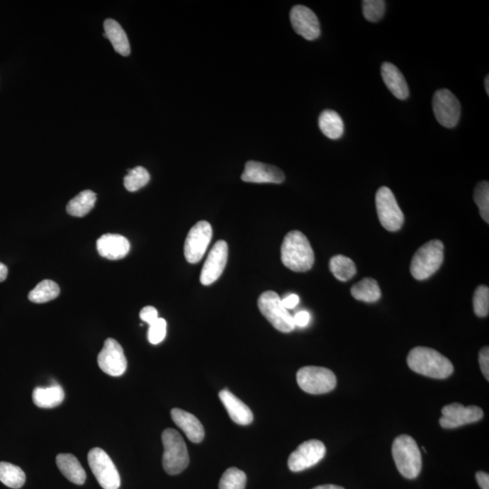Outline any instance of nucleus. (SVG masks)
Here are the masks:
<instances>
[{
  "instance_id": "obj_25",
  "label": "nucleus",
  "mask_w": 489,
  "mask_h": 489,
  "mask_svg": "<svg viewBox=\"0 0 489 489\" xmlns=\"http://www.w3.org/2000/svg\"><path fill=\"white\" fill-rule=\"evenodd\" d=\"M318 125L321 132L329 139L338 140L344 135V122L335 111H324L319 116Z\"/></svg>"
},
{
  "instance_id": "obj_12",
  "label": "nucleus",
  "mask_w": 489,
  "mask_h": 489,
  "mask_svg": "<svg viewBox=\"0 0 489 489\" xmlns=\"http://www.w3.org/2000/svg\"><path fill=\"white\" fill-rule=\"evenodd\" d=\"M325 453V446L320 440H308L290 455L288 468L293 472L304 471L320 462Z\"/></svg>"
},
{
  "instance_id": "obj_24",
  "label": "nucleus",
  "mask_w": 489,
  "mask_h": 489,
  "mask_svg": "<svg viewBox=\"0 0 489 489\" xmlns=\"http://www.w3.org/2000/svg\"><path fill=\"white\" fill-rule=\"evenodd\" d=\"M57 465L62 474L72 483L83 485L86 482V471L79 461L72 454H60L57 456Z\"/></svg>"
},
{
  "instance_id": "obj_13",
  "label": "nucleus",
  "mask_w": 489,
  "mask_h": 489,
  "mask_svg": "<svg viewBox=\"0 0 489 489\" xmlns=\"http://www.w3.org/2000/svg\"><path fill=\"white\" fill-rule=\"evenodd\" d=\"M439 424L444 429H456L467 424L478 422L483 418L484 412L478 406L465 407L461 403L449 404L442 410Z\"/></svg>"
},
{
  "instance_id": "obj_26",
  "label": "nucleus",
  "mask_w": 489,
  "mask_h": 489,
  "mask_svg": "<svg viewBox=\"0 0 489 489\" xmlns=\"http://www.w3.org/2000/svg\"><path fill=\"white\" fill-rule=\"evenodd\" d=\"M96 202V195L92 191H84L68 202L67 210L73 217L86 216L93 210Z\"/></svg>"
},
{
  "instance_id": "obj_38",
  "label": "nucleus",
  "mask_w": 489,
  "mask_h": 489,
  "mask_svg": "<svg viewBox=\"0 0 489 489\" xmlns=\"http://www.w3.org/2000/svg\"><path fill=\"white\" fill-rule=\"evenodd\" d=\"M479 364H480L482 373L485 379L489 380V348L485 347L481 349L479 353Z\"/></svg>"
},
{
  "instance_id": "obj_27",
  "label": "nucleus",
  "mask_w": 489,
  "mask_h": 489,
  "mask_svg": "<svg viewBox=\"0 0 489 489\" xmlns=\"http://www.w3.org/2000/svg\"><path fill=\"white\" fill-rule=\"evenodd\" d=\"M353 298L365 303H375L381 298V291L376 280L364 279L355 283L351 289Z\"/></svg>"
},
{
  "instance_id": "obj_11",
  "label": "nucleus",
  "mask_w": 489,
  "mask_h": 489,
  "mask_svg": "<svg viewBox=\"0 0 489 489\" xmlns=\"http://www.w3.org/2000/svg\"><path fill=\"white\" fill-rule=\"evenodd\" d=\"M212 237L211 225L208 221H198L191 227L184 244L186 260L191 264L200 262L208 249Z\"/></svg>"
},
{
  "instance_id": "obj_9",
  "label": "nucleus",
  "mask_w": 489,
  "mask_h": 489,
  "mask_svg": "<svg viewBox=\"0 0 489 489\" xmlns=\"http://www.w3.org/2000/svg\"><path fill=\"white\" fill-rule=\"evenodd\" d=\"M88 463L98 483L103 489H118L120 478L112 459L103 449L94 448L88 453Z\"/></svg>"
},
{
  "instance_id": "obj_17",
  "label": "nucleus",
  "mask_w": 489,
  "mask_h": 489,
  "mask_svg": "<svg viewBox=\"0 0 489 489\" xmlns=\"http://www.w3.org/2000/svg\"><path fill=\"white\" fill-rule=\"evenodd\" d=\"M241 179L244 182H252V184H280L285 181V174L281 169L275 166L249 161L244 166Z\"/></svg>"
},
{
  "instance_id": "obj_29",
  "label": "nucleus",
  "mask_w": 489,
  "mask_h": 489,
  "mask_svg": "<svg viewBox=\"0 0 489 489\" xmlns=\"http://www.w3.org/2000/svg\"><path fill=\"white\" fill-rule=\"evenodd\" d=\"M330 270L339 281L347 282L353 279L356 274V266L353 260L349 257L337 255L332 257L330 260Z\"/></svg>"
},
{
  "instance_id": "obj_21",
  "label": "nucleus",
  "mask_w": 489,
  "mask_h": 489,
  "mask_svg": "<svg viewBox=\"0 0 489 489\" xmlns=\"http://www.w3.org/2000/svg\"><path fill=\"white\" fill-rule=\"evenodd\" d=\"M381 72L384 84L390 92L398 99L406 100L410 94L409 87L402 72L395 65L388 62L381 64Z\"/></svg>"
},
{
  "instance_id": "obj_2",
  "label": "nucleus",
  "mask_w": 489,
  "mask_h": 489,
  "mask_svg": "<svg viewBox=\"0 0 489 489\" xmlns=\"http://www.w3.org/2000/svg\"><path fill=\"white\" fill-rule=\"evenodd\" d=\"M283 266L293 272H306L315 263V254L308 237L298 230H293L283 239L281 247Z\"/></svg>"
},
{
  "instance_id": "obj_7",
  "label": "nucleus",
  "mask_w": 489,
  "mask_h": 489,
  "mask_svg": "<svg viewBox=\"0 0 489 489\" xmlns=\"http://www.w3.org/2000/svg\"><path fill=\"white\" fill-rule=\"evenodd\" d=\"M300 388L310 394L330 393L337 386V377L327 368L317 366L303 367L296 374Z\"/></svg>"
},
{
  "instance_id": "obj_1",
  "label": "nucleus",
  "mask_w": 489,
  "mask_h": 489,
  "mask_svg": "<svg viewBox=\"0 0 489 489\" xmlns=\"http://www.w3.org/2000/svg\"><path fill=\"white\" fill-rule=\"evenodd\" d=\"M410 369L433 379H446L454 371L451 361L434 349L415 347L408 355Z\"/></svg>"
},
{
  "instance_id": "obj_3",
  "label": "nucleus",
  "mask_w": 489,
  "mask_h": 489,
  "mask_svg": "<svg viewBox=\"0 0 489 489\" xmlns=\"http://www.w3.org/2000/svg\"><path fill=\"white\" fill-rule=\"evenodd\" d=\"M393 456L398 471L404 478L413 479L422 471V459L418 444L409 435H400L394 440Z\"/></svg>"
},
{
  "instance_id": "obj_10",
  "label": "nucleus",
  "mask_w": 489,
  "mask_h": 489,
  "mask_svg": "<svg viewBox=\"0 0 489 489\" xmlns=\"http://www.w3.org/2000/svg\"><path fill=\"white\" fill-rule=\"evenodd\" d=\"M437 120L446 128H454L461 118V106L458 98L448 89L437 91L432 100Z\"/></svg>"
},
{
  "instance_id": "obj_33",
  "label": "nucleus",
  "mask_w": 489,
  "mask_h": 489,
  "mask_svg": "<svg viewBox=\"0 0 489 489\" xmlns=\"http://www.w3.org/2000/svg\"><path fill=\"white\" fill-rule=\"evenodd\" d=\"M474 201L478 207L482 218L489 223V184L488 181H481L476 186Z\"/></svg>"
},
{
  "instance_id": "obj_5",
  "label": "nucleus",
  "mask_w": 489,
  "mask_h": 489,
  "mask_svg": "<svg viewBox=\"0 0 489 489\" xmlns=\"http://www.w3.org/2000/svg\"><path fill=\"white\" fill-rule=\"evenodd\" d=\"M444 260V244L440 240L424 244L413 256L410 273L417 280H425L434 275Z\"/></svg>"
},
{
  "instance_id": "obj_23",
  "label": "nucleus",
  "mask_w": 489,
  "mask_h": 489,
  "mask_svg": "<svg viewBox=\"0 0 489 489\" xmlns=\"http://www.w3.org/2000/svg\"><path fill=\"white\" fill-rule=\"evenodd\" d=\"M104 34L113 45L114 50L123 57H128L130 54V47L128 37L123 30L122 26L114 19H106L103 23Z\"/></svg>"
},
{
  "instance_id": "obj_8",
  "label": "nucleus",
  "mask_w": 489,
  "mask_h": 489,
  "mask_svg": "<svg viewBox=\"0 0 489 489\" xmlns=\"http://www.w3.org/2000/svg\"><path fill=\"white\" fill-rule=\"evenodd\" d=\"M375 203L380 223L388 231L395 232L403 226L404 215L395 196L388 187H381L375 196Z\"/></svg>"
},
{
  "instance_id": "obj_19",
  "label": "nucleus",
  "mask_w": 489,
  "mask_h": 489,
  "mask_svg": "<svg viewBox=\"0 0 489 489\" xmlns=\"http://www.w3.org/2000/svg\"><path fill=\"white\" fill-rule=\"evenodd\" d=\"M218 396L234 422L242 426L252 423L254 420L252 412L246 404L241 402L239 398L227 390H221Z\"/></svg>"
},
{
  "instance_id": "obj_18",
  "label": "nucleus",
  "mask_w": 489,
  "mask_h": 489,
  "mask_svg": "<svg viewBox=\"0 0 489 489\" xmlns=\"http://www.w3.org/2000/svg\"><path fill=\"white\" fill-rule=\"evenodd\" d=\"M96 247L104 259L119 260L128 255L130 246L129 240L122 235L106 234L97 240Z\"/></svg>"
},
{
  "instance_id": "obj_36",
  "label": "nucleus",
  "mask_w": 489,
  "mask_h": 489,
  "mask_svg": "<svg viewBox=\"0 0 489 489\" xmlns=\"http://www.w3.org/2000/svg\"><path fill=\"white\" fill-rule=\"evenodd\" d=\"M167 334V322L165 319L158 318L153 324L149 325L148 340L152 344H159L164 340Z\"/></svg>"
},
{
  "instance_id": "obj_22",
  "label": "nucleus",
  "mask_w": 489,
  "mask_h": 489,
  "mask_svg": "<svg viewBox=\"0 0 489 489\" xmlns=\"http://www.w3.org/2000/svg\"><path fill=\"white\" fill-rule=\"evenodd\" d=\"M33 402L39 408L52 409L64 402V393L60 384L53 383L49 387H38L33 390Z\"/></svg>"
},
{
  "instance_id": "obj_37",
  "label": "nucleus",
  "mask_w": 489,
  "mask_h": 489,
  "mask_svg": "<svg viewBox=\"0 0 489 489\" xmlns=\"http://www.w3.org/2000/svg\"><path fill=\"white\" fill-rule=\"evenodd\" d=\"M140 318L143 322L151 325L159 318L157 309L153 308V306H145L140 312Z\"/></svg>"
},
{
  "instance_id": "obj_6",
  "label": "nucleus",
  "mask_w": 489,
  "mask_h": 489,
  "mask_svg": "<svg viewBox=\"0 0 489 489\" xmlns=\"http://www.w3.org/2000/svg\"><path fill=\"white\" fill-rule=\"evenodd\" d=\"M257 305L262 314L274 327L282 332H290L296 325L291 314L283 308L282 300L276 292H264L259 296Z\"/></svg>"
},
{
  "instance_id": "obj_28",
  "label": "nucleus",
  "mask_w": 489,
  "mask_h": 489,
  "mask_svg": "<svg viewBox=\"0 0 489 489\" xmlns=\"http://www.w3.org/2000/svg\"><path fill=\"white\" fill-rule=\"evenodd\" d=\"M60 293V286L52 280L45 279L29 292L28 299L35 304H44L57 298Z\"/></svg>"
},
{
  "instance_id": "obj_4",
  "label": "nucleus",
  "mask_w": 489,
  "mask_h": 489,
  "mask_svg": "<svg viewBox=\"0 0 489 489\" xmlns=\"http://www.w3.org/2000/svg\"><path fill=\"white\" fill-rule=\"evenodd\" d=\"M164 453L162 466L169 475H178L188 467L190 456L181 435L174 429H166L162 435Z\"/></svg>"
},
{
  "instance_id": "obj_41",
  "label": "nucleus",
  "mask_w": 489,
  "mask_h": 489,
  "mask_svg": "<svg viewBox=\"0 0 489 489\" xmlns=\"http://www.w3.org/2000/svg\"><path fill=\"white\" fill-rule=\"evenodd\" d=\"M476 478H477L479 487L482 489H489V476L488 473L482 471L478 472L477 474H476Z\"/></svg>"
},
{
  "instance_id": "obj_34",
  "label": "nucleus",
  "mask_w": 489,
  "mask_h": 489,
  "mask_svg": "<svg viewBox=\"0 0 489 489\" xmlns=\"http://www.w3.org/2000/svg\"><path fill=\"white\" fill-rule=\"evenodd\" d=\"M473 305L478 317H487L489 313V289L487 286H478L476 290Z\"/></svg>"
},
{
  "instance_id": "obj_35",
  "label": "nucleus",
  "mask_w": 489,
  "mask_h": 489,
  "mask_svg": "<svg viewBox=\"0 0 489 489\" xmlns=\"http://www.w3.org/2000/svg\"><path fill=\"white\" fill-rule=\"evenodd\" d=\"M363 13L365 19L370 22L380 21L386 13V2L383 0H364Z\"/></svg>"
},
{
  "instance_id": "obj_43",
  "label": "nucleus",
  "mask_w": 489,
  "mask_h": 489,
  "mask_svg": "<svg viewBox=\"0 0 489 489\" xmlns=\"http://www.w3.org/2000/svg\"><path fill=\"white\" fill-rule=\"evenodd\" d=\"M313 489H344V488L339 487V485H318V487H315V488Z\"/></svg>"
},
{
  "instance_id": "obj_40",
  "label": "nucleus",
  "mask_w": 489,
  "mask_h": 489,
  "mask_svg": "<svg viewBox=\"0 0 489 489\" xmlns=\"http://www.w3.org/2000/svg\"><path fill=\"white\" fill-rule=\"evenodd\" d=\"M282 304L286 310L293 309L299 304V296L292 293L282 300Z\"/></svg>"
},
{
  "instance_id": "obj_16",
  "label": "nucleus",
  "mask_w": 489,
  "mask_h": 489,
  "mask_svg": "<svg viewBox=\"0 0 489 489\" xmlns=\"http://www.w3.org/2000/svg\"><path fill=\"white\" fill-rule=\"evenodd\" d=\"M290 21L293 30L306 40H315L321 34L320 23L317 16L308 6H293L290 12Z\"/></svg>"
},
{
  "instance_id": "obj_39",
  "label": "nucleus",
  "mask_w": 489,
  "mask_h": 489,
  "mask_svg": "<svg viewBox=\"0 0 489 489\" xmlns=\"http://www.w3.org/2000/svg\"><path fill=\"white\" fill-rule=\"evenodd\" d=\"M293 322H295L296 326H299V327H305L306 325L309 324L310 319L311 316L308 312L300 311L295 316H293Z\"/></svg>"
},
{
  "instance_id": "obj_32",
  "label": "nucleus",
  "mask_w": 489,
  "mask_h": 489,
  "mask_svg": "<svg viewBox=\"0 0 489 489\" xmlns=\"http://www.w3.org/2000/svg\"><path fill=\"white\" fill-rule=\"evenodd\" d=\"M247 484V476L237 468H230L225 471L220 478V489H244Z\"/></svg>"
},
{
  "instance_id": "obj_42",
  "label": "nucleus",
  "mask_w": 489,
  "mask_h": 489,
  "mask_svg": "<svg viewBox=\"0 0 489 489\" xmlns=\"http://www.w3.org/2000/svg\"><path fill=\"white\" fill-rule=\"evenodd\" d=\"M9 269L4 264L0 262V283L5 281L8 276Z\"/></svg>"
},
{
  "instance_id": "obj_30",
  "label": "nucleus",
  "mask_w": 489,
  "mask_h": 489,
  "mask_svg": "<svg viewBox=\"0 0 489 489\" xmlns=\"http://www.w3.org/2000/svg\"><path fill=\"white\" fill-rule=\"evenodd\" d=\"M0 481L6 487L21 488L26 482V474L18 466L9 462H0Z\"/></svg>"
},
{
  "instance_id": "obj_20",
  "label": "nucleus",
  "mask_w": 489,
  "mask_h": 489,
  "mask_svg": "<svg viewBox=\"0 0 489 489\" xmlns=\"http://www.w3.org/2000/svg\"><path fill=\"white\" fill-rule=\"evenodd\" d=\"M171 414L176 425L182 429L191 442L200 443L203 440L205 430L197 417L177 408L172 410Z\"/></svg>"
},
{
  "instance_id": "obj_31",
  "label": "nucleus",
  "mask_w": 489,
  "mask_h": 489,
  "mask_svg": "<svg viewBox=\"0 0 489 489\" xmlns=\"http://www.w3.org/2000/svg\"><path fill=\"white\" fill-rule=\"evenodd\" d=\"M150 179H151V176H150L148 171L142 166H138V167L130 169L128 174L125 177L123 184H125L127 191L135 192L145 187L149 184Z\"/></svg>"
},
{
  "instance_id": "obj_14",
  "label": "nucleus",
  "mask_w": 489,
  "mask_h": 489,
  "mask_svg": "<svg viewBox=\"0 0 489 489\" xmlns=\"http://www.w3.org/2000/svg\"><path fill=\"white\" fill-rule=\"evenodd\" d=\"M97 363L101 370L110 376H120L127 369L125 352L119 342L113 338L104 342L102 351L98 354Z\"/></svg>"
},
{
  "instance_id": "obj_15",
  "label": "nucleus",
  "mask_w": 489,
  "mask_h": 489,
  "mask_svg": "<svg viewBox=\"0 0 489 489\" xmlns=\"http://www.w3.org/2000/svg\"><path fill=\"white\" fill-rule=\"evenodd\" d=\"M228 257V247L226 241L218 240L208 253V259L202 267L201 283L210 286L217 281L223 275L226 267Z\"/></svg>"
},
{
  "instance_id": "obj_44",
  "label": "nucleus",
  "mask_w": 489,
  "mask_h": 489,
  "mask_svg": "<svg viewBox=\"0 0 489 489\" xmlns=\"http://www.w3.org/2000/svg\"><path fill=\"white\" fill-rule=\"evenodd\" d=\"M485 92H487L488 96V94H489V77H488V76H487V77H485Z\"/></svg>"
}]
</instances>
